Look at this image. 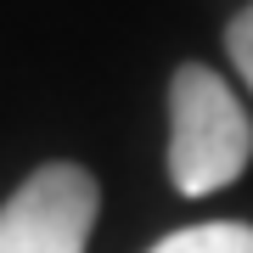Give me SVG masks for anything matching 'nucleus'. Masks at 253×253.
I'll return each mask as SVG.
<instances>
[{
    "instance_id": "1",
    "label": "nucleus",
    "mask_w": 253,
    "mask_h": 253,
    "mask_svg": "<svg viewBox=\"0 0 253 253\" xmlns=\"http://www.w3.org/2000/svg\"><path fill=\"white\" fill-rule=\"evenodd\" d=\"M253 158V124L214 68L186 62L169 84V180L186 197L231 186Z\"/></svg>"
},
{
    "instance_id": "2",
    "label": "nucleus",
    "mask_w": 253,
    "mask_h": 253,
    "mask_svg": "<svg viewBox=\"0 0 253 253\" xmlns=\"http://www.w3.org/2000/svg\"><path fill=\"white\" fill-rule=\"evenodd\" d=\"M96 174L79 163H45L0 208V253H84L96 225Z\"/></svg>"
},
{
    "instance_id": "3",
    "label": "nucleus",
    "mask_w": 253,
    "mask_h": 253,
    "mask_svg": "<svg viewBox=\"0 0 253 253\" xmlns=\"http://www.w3.org/2000/svg\"><path fill=\"white\" fill-rule=\"evenodd\" d=\"M146 253H253V225L236 219H214V225H186L174 236L152 242Z\"/></svg>"
},
{
    "instance_id": "4",
    "label": "nucleus",
    "mask_w": 253,
    "mask_h": 253,
    "mask_svg": "<svg viewBox=\"0 0 253 253\" xmlns=\"http://www.w3.org/2000/svg\"><path fill=\"white\" fill-rule=\"evenodd\" d=\"M225 51H231L236 73H242V84L253 90V6L231 17V28H225Z\"/></svg>"
}]
</instances>
